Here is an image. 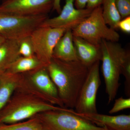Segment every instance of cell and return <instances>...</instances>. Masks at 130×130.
Returning a JSON list of instances; mask_svg holds the SVG:
<instances>
[{
    "label": "cell",
    "instance_id": "obj_1",
    "mask_svg": "<svg viewBox=\"0 0 130 130\" xmlns=\"http://www.w3.org/2000/svg\"><path fill=\"white\" fill-rule=\"evenodd\" d=\"M90 68L79 60L66 61L53 58L47 70L63 105L74 108Z\"/></svg>",
    "mask_w": 130,
    "mask_h": 130
},
{
    "label": "cell",
    "instance_id": "obj_2",
    "mask_svg": "<svg viewBox=\"0 0 130 130\" xmlns=\"http://www.w3.org/2000/svg\"><path fill=\"white\" fill-rule=\"evenodd\" d=\"M102 71L109 104L115 99L119 87V80L123 65L129 52L117 42L103 40L100 44Z\"/></svg>",
    "mask_w": 130,
    "mask_h": 130
},
{
    "label": "cell",
    "instance_id": "obj_3",
    "mask_svg": "<svg viewBox=\"0 0 130 130\" xmlns=\"http://www.w3.org/2000/svg\"><path fill=\"white\" fill-rule=\"evenodd\" d=\"M102 12L101 6L93 9L88 17L73 29V36L98 46H100L103 40L118 42L120 36L115 30L110 28L105 23Z\"/></svg>",
    "mask_w": 130,
    "mask_h": 130
},
{
    "label": "cell",
    "instance_id": "obj_4",
    "mask_svg": "<svg viewBox=\"0 0 130 130\" xmlns=\"http://www.w3.org/2000/svg\"><path fill=\"white\" fill-rule=\"evenodd\" d=\"M73 111H48L41 113L38 118L44 130H110L95 125Z\"/></svg>",
    "mask_w": 130,
    "mask_h": 130
},
{
    "label": "cell",
    "instance_id": "obj_5",
    "mask_svg": "<svg viewBox=\"0 0 130 130\" xmlns=\"http://www.w3.org/2000/svg\"><path fill=\"white\" fill-rule=\"evenodd\" d=\"M48 18L47 14L25 16L0 12V35L6 39L20 40L30 36Z\"/></svg>",
    "mask_w": 130,
    "mask_h": 130
},
{
    "label": "cell",
    "instance_id": "obj_6",
    "mask_svg": "<svg viewBox=\"0 0 130 130\" xmlns=\"http://www.w3.org/2000/svg\"><path fill=\"white\" fill-rule=\"evenodd\" d=\"M63 107H57L47 102L34 98H25L12 106L0 116V124H12L30 118L37 114L50 111H71Z\"/></svg>",
    "mask_w": 130,
    "mask_h": 130
},
{
    "label": "cell",
    "instance_id": "obj_7",
    "mask_svg": "<svg viewBox=\"0 0 130 130\" xmlns=\"http://www.w3.org/2000/svg\"><path fill=\"white\" fill-rule=\"evenodd\" d=\"M66 30L61 28L40 26L30 35L35 55L46 67L53 59L55 45Z\"/></svg>",
    "mask_w": 130,
    "mask_h": 130
},
{
    "label": "cell",
    "instance_id": "obj_8",
    "mask_svg": "<svg viewBox=\"0 0 130 130\" xmlns=\"http://www.w3.org/2000/svg\"><path fill=\"white\" fill-rule=\"evenodd\" d=\"M100 65V61H98L90 68L74 108V111L77 113L98 112L96 97L98 89L101 84Z\"/></svg>",
    "mask_w": 130,
    "mask_h": 130
},
{
    "label": "cell",
    "instance_id": "obj_9",
    "mask_svg": "<svg viewBox=\"0 0 130 130\" xmlns=\"http://www.w3.org/2000/svg\"><path fill=\"white\" fill-rule=\"evenodd\" d=\"M54 0H4L0 12L20 16L46 15L53 10Z\"/></svg>",
    "mask_w": 130,
    "mask_h": 130
},
{
    "label": "cell",
    "instance_id": "obj_10",
    "mask_svg": "<svg viewBox=\"0 0 130 130\" xmlns=\"http://www.w3.org/2000/svg\"><path fill=\"white\" fill-rule=\"evenodd\" d=\"M74 0H65V4L58 16L48 18L40 26L66 30L74 29L90 15L93 10L77 9L74 7Z\"/></svg>",
    "mask_w": 130,
    "mask_h": 130
},
{
    "label": "cell",
    "instance_id": "obj_11",
    "mask_svg": "<svg viewBox=\"0 0 130 130\" xmlns=\"http://www.w3.org/2000/svg\"><path fill=\"white\" fill-rule=\"evenodd\" d=\"M32 84L44 94L47 102L63 107L58 89L50 76L46 67H42L30 72Z\"/></svg>",
    "mask_w": 130,
    "mask_h": 130
},
{
    "label": "cell",
    "instance_id": "obj_12",
    "mask_svg": "<svg viewBox=\"0 0 130 130\" xmlns=\"http://www.w3.org/2000/svg\"><path fill=\"white\" fill-rule=\"evenodd\" d=\"M72 112L87 120L95 125L104 127L110 130H130V115H120L110 116L95 113H79L73 111Z\"/></svg>",
    "mask_w": 130,
    "mask_h": 130
},
{
    "label": "cell",
    "instance_id": "obj_13",
    "mask_svg": "<svg viewBox=\"0 0 130 130\" xmlns=\"http://www.w3.org/2000/svg\"><path fill=\"white\" fill-rule=\"evenodd\" d=\"M73 41L78 59L84 65L90 67L94 63L101 60L100 46H96L74 36Z\"/></svg>",
    "mask_w": 130,
    "mask_h": 130
},
{
    "label": "cell",
    "instance_id": "obj_14",
    "mask_svg": "<svg viewBox=\"0 0 130 130\" xmlns=\"http://www.w3.org/2000/svg\"><path fill=\"white\" fill-rule=\"evenodd\" d=\"M73 37L71 29L66 31L55 45L53 58L66 61L79 60L73 43Z\"/></svg>",
    "mask_w": 130,
    "mask_h": 130
},
{
    "label": "cell",
    "instance_id": "obj_15",
    "mask_svg": "<svg viewBox=\"0 0 130 130\" xmlns=\"http://www.w3.org/2000/svg\"><path fill=\"white\" fill-rule=\"evenodd\" d=\"M20 40L6 39L0 44V70L4 72L21 56L19 52Z\"/></svg>",
    "mask_w": 130,
    "mask_h": 130
},
{
    "label": "cell",
    "instance_id": "obj_16",
    "mask_svg": "<svg viewBox=\"0 0 130 130\" xmlns=\"http://www.w3.org/2000/svg\"><path fill=\"white\" fill-rule=\"evenodd\" d=\"M20 76L5 72L0 78V111L5 106L16 86V81Z\"/></svg>",
    "mask_w": 130,
    "mask_h": 130
},
{
    "label": "cell",
    "instance_id": "obj_17",
    "mask_svg": "<svg viewBox=\"0 0 130 130\" xmlns=\"http://www.w3.org/2000/svg\"><path fill=\"white\" fill-rule=\"evenodd\" d=\"M42 67L46 66L36 55L29 57L21 56L5 72L11 74H20L31 71Z\"/></svg>",
    "mask_w": 130,
    "mask_h": 130
},
{
    "label": "cell",
    "instance_id": "obj_18",
    "mask_svg": "<svg viewBox=\"0 0 130 130\" xmlns=\"http://www.w3.org/2000/svg\"><path fill=\"white\" fill-rule=\"evenodd\" d=\"M102 5V16L105 23L110 28L116 29L121 18L116 7L115 0H103Z\"/></svg>",
    "mask_w": 130,
    "mask_h": 130
},
{
    "label": "cell",
    "instance_id": "obj_19",
    "mask_svg": "<svg viewBox=\"0 0 130 130\" xmlns=\"http://www.w3.org/2000/svg\"><path fill=\"white\" fill-rule=\"evenodd\" d=\"M0 130H44L40 119L33 118L24 122L0 124Z\"/></svg>",
    "mask_w": 130,
    "mask_h": 130
},
{
    "label": "cell",
    "instance_id": "obj_20",
    "mask_svg": "<svg viewBox=\"0 0 130 130\" xmlns=\"http://www.w3.org/2000/svg\"><path fill=\"white\" fill-rule=\"evenodd\" d=\"M19 52L21 56L23 57H31L35 55L30 36L26 37L20 40Z\"/></svg>",
    "mask_w": 130,
    "mask_h": 130
},
{
    "label": "cell",
    "instance_id": "obj_21",
    "mask_svg": "<svg viewBox=\"0 0 130 130\" xmlns=\"http://www.w3.org/2000/svg\"><path fill=\"white\" fill-rule=\"evenodd\" d=\"M121 74L125 78L124 83L125 93L126 96L130 97V56H128L123 65Z\"/></svg>",
    "mask_w": 130,
    "mask_h": 130
},
{
    "label": "cell",
    "instance_id": "obj_22",
    "mask_svg": "<svg viewBox=\"0 0 130 130\" xmlns=\"http://www.w3.org/2000/svg\"><path fill=\"white\" fill-rule=\"evenodd\" d=\"M130 108V98H124L121 97L116 99L111 109L109 110V114H112L124 109Z\"/></svg>",
    "mask_w": 130,
    "mask_h": 130
},
{
    "label": "cell",
    "instance_id": "obj_23",
    "mask_svg": "<svg viewBox=\"0 0 130 130\" xmlns=\"http://www.w3.org/2000/svg\"><path fill=\"white\" fill-rule=\"evenodd\" d=\"M115 3L121 19L130 16V0H115Z\"/></svg>",
    "mask_w": 130,
    "mask_h": 130
},
{
    "label": "cell",
    "instance_id": "obj_24",
    "mask_svg": "<svg viewBox=\"0 0 130 130\" xmlns=\"http://www.w3.org/2000/svg\"><path fill=\"white\" fill-rule=\"evenodd\" d=\"M119 28L123 32L128 34L130 33V16L123 19L120 21L118 25V28Z\"/></svg>",
    "mask_w": 130,
    "mask_h": 130
},
{
    "label": "cell",
    "instance_id": "obj_25",
    "mask_svg": "<svg viewBox=\"0 0 130 130\" xmlns=\"http://www.w3.org/2000/svg\"><path fill=\"white\" fill-rule=\"evenodd\" d=\"M103 0H88L86 8L90 9H94L95 8L101 6Z\"/></svg>",
    "mask_w": 130,
    "mask_h": 130
},
{
    "label": "cell",
    "instance_id": "obj_26",
    "mask_svg": "<svg viewBox=\"0 0 130 130\" xmlns=\"http://www.w3.org/2000/svg\"><path fill=\"white\" fill-rule=\"evenodd\" d=\"M88 0H74V5L77 9H83L86 8Z\"/></svg>",
    "mask_w": 130,
    "mask_h": 130
},
{
    "label": "cell",
    "instance_id": "obj_27",
    "mask_svg": "<svg viewBox=\"0 0 130 130\" xmlns=\"http://www.w3.org/2000/svg\"><path fill=\"white\" fill-rule=\"evenodd\" d=\"M60 3L61 0H54L53 10L55 11L59 14L60 13L62 9Z\"/></svg>",
    "mask_w": 130,
    "mask_h": 130
},
{
    "label": "cell",
    "instance_id": "obj_28",
    "mask_svg": "<svg viewBox=\"0 0 130 130\" xmlns=\"http://www.w3.org/2000/svg\"><path fill=\"white\" fill-rule=\"evenodd\" d=\"M6 40V39L5 38L3 37L2 36L0 35V44L2 43L3 42L5 41V40Z\"/></svg>",
    "mask_w": 130,
    "mask_h": 130
},
{
    "label": "cell",
    "instance_id": "obj_29",
    "mask_svg": "<svg viewBox=\"0 0 130 130\" xmlns=\"http://www.w3.org/2000/svg\"><path fill=\"white\" fill-rule=\"evenodd\" d=\"M4 72H3V71H2L1 70H0V78H1V77L4 74Z\"/></svg>",
    "mask_w": 130,
    "mask_h": 130
}]
</instances>
